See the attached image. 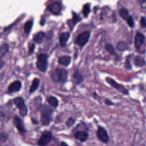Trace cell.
Returning <instances> with one entry per match:
<instances>
[{"instance_id":"cell-1","label":"cell","mask_w":146,"mask_h":146,"mask_svg":"<svg viewBox=\"0 0 146 146\" xmlns=\"http://www.w3.org/2000/svg\"><path fill=\"white\" fill-rule=\"evenodd\" d=\"M54 110L47 105L40 107V121L42 125H48L51 121V116Z\"/></svg>"},{"instance_id":"cell-2","label":"cell","mask_w":146,"mask_h":146,"mask_svg":"<svg viewBox=\"0 0 146 146\" xmlns=\"http://www.w3.org/2000/svg\"><path fill=\"white\" fill-rule=\"evenodd\" d=\"M67 71L63 68H56L51 74V77L54 82H64L67 79Z\"/></svg>"},{"instance_id":"cell-3","label":"cell","mask_w":146,"mask_h":146,"mask_svg":"<svg viewBox=\"0 0 146 146\" xmlns=\"http://www.w3.org/2000/svg\"><path fill=\"white\" fill-rule=\"evenodd\" d=\"M53 139V135L50 131H44L37 141L39 146H46Z\"/></svg>"},{"instance_id":"cell-4","label":"cell","mask_w":146,"mask_h":146,"mask_svg":"<svg viewBox=\"0 0 146 146\" xmlns=\"http://www.w3.org/2000/svg\"><path fill=\"white\" fill-rule=\"evenodd\" d=\"M13 102L16 107L19 110V114L22 116H26L28 112V109L23 99L21 97H17L13 99Z\"/></svg>"},{"instance_id":"cell-5","label":"cell","mask_w":146,"mask_h":146,"mask_svg":"<svg viewBox=\"0 0 146 146\" xmlns=\"http://www.w3.org/2000/svg\"><path fill=\"white\" fill-rule=\"evenodd\" d=\"M47 56L44 54L38 55L37 57V61L36 66L37 68L41 72H44L47 68Z\"/></svg>"},{"instance_id":"cell-6","label":"cell","mask_w":146,"mask_h":146,"mask_svg":"<svg viewBox=\"0 0 146 146\" xmlns=\"http://www.w3.org/2000/svg\"><path fill=\"white\" fill-rule=\"evenodd\" d=\"M96 136L100 141L106 144L110 140V137L107 130L102 126L99 125L96 131Z\"/></svg>"},{"instance_id":"cell-7","label":"cell","mask_w":146,"mask_h":146,"mask_svg":"<svg viewBox=\"0 0 146 146\" xmlns=\"http://www.w3.org/2000/svg\"><path fill=\"white\" fill-rule=\"evenodd\" d=\"M106 82L111 86H112L113 88L117 90L119 92L122 93L124 95H128V94H129L128 90L127 89H126L123 86L117 83L113 79H112L110 78H107L106 79Z\"/></svg>"},{"instance_id":"cell-8","label":"cell","mask_w":146,"mask_h":146,"mask_svg":"<svg viewBox=\"0 0 146 146\" xmlns=\"http://www.w3.org/2000/svg\"><path fill=\"white\" fill-rule=\"evenodd\" d=\"M13 124L15 127V128H17V129L19 131V132L21 134L23 135L27 132V131L25 129V127L24 126L23 121L17 115L14 116L13 118Z\"/></svg>"},{"instance_id":"cell-9","label":"cell","mask_w":146,"mask_h":146,"mask_svg":"<svg viewBox=\"0 0 146 146\" xmlns=\"http://www.w3.org/2000/svg\"><path fill=\"white\" fill-rule=\"evenodd\" d=\"M90 36V32L86 31L79 34L75 40V43L81 46H84L88 41Z\"/></svg>"},{"instance_id":"cell-10","label":"cell","mask_w":146,"mask_h":146,"mask_svg":"<svg viewBox=\"0 0 146 146\" xmlns=\"http://www.w3.org/2000/svg\"><path fill=\"white\" fill-rule=\"evenodd\" d=\"M74 136L76 140L82 143H84L88 139V133L86 131L78 130L74 132Z\"/></svg>"},{"instance_id":"cell-11","label":"cell","mask_w":146,"mask_h":146,"mask_svg":"<svg viewBox=\"0 0 146 146\" xmlns=\"http://www.w3.org/2000/svg\"><path fill=\"white\" fill-rule=\"evenodd\" d=\"M47 9L52 14L58 15L60 13L62 9L61 3L59 2H53L47 6Z\"/></svg>"},{"instance_id":"cell-12","label":"cell","mask_w":146,"mask_h":146,"mask_svg":"<svg viewBox=\"0 0 146 146\" xmlns=\"http://www.w3.org/2000/svg\"><path fill=\"white\" fill-rule=\"evenodd\" d=\"M21 82L19 80H15L11 83L8 87V91L10 93L15 92L20 90L21 88Z\"/></svg>"},{"instance_id":"cell-13","label":"cell","mask_w":146,"mask_h":146,"mask_svg":"<svg viewBox=\"0 0 146 146\" xmlns=\"http://www.w3.org/2000/svg\"><path fill=\"white\" fill-rule=\"evenodd\" d=\"M144 40V35L140 33H137L135 38V44L136 48H139L143 44Z\"/></svg>"},{"instance_id":"cell-14","label":"cell","mask_w":146,"mask_h":146,"mask_svg":"<svg viewBox=\"0 0 146 146\" xmlns=\"http://www.w3.org/2000/svg\"><path fill=\"white\" fill-rule=\"evenodd\" d=\"M70 38V34L68 32L62 33L59 36V42L62 46H64Z\"/></svg>"},{"instance_id":"cell-15","label":"cell","mask_w":146,"mask_h":146,"mask_svg":"<svg viewBox=\"0 0 146 146\" xmlns=\"http://www.w3.org/2000/svg\"><path fill=\"white\" fill-rule=\"evenodd\" d=\"M47 101L48 103L52 107L54 108H56L58 106L59 104V101L58 99L54 96H50L47 99Z\"/></svg>"},{"instance_id":"cell-16","label":"cell","mask_w":146,"mask_h":146,"mask_svg":"<svg viewBox=\"0 0 146 146\" xmlns=\"http://www.w3.org/2000/svg\"><path fill=\"white\" fill-rule=\"evenodd\" d=\"M44 37V33L42 31H39L36 33L33 36V39L35 42L38 43H40L43 41Z\"/></svg>"},{"instance_id":"cell-17","label":"cell","mask_w":146,"mask_h":146,"mask_svg":"<svg viewBox=\"0 0 146 146\" xmlns=\"http://www.w3.org/2000/svg\"><path fill=\"white\" fill-rule=\"evenodd\" d=\"M71 61V58L69 56H62L60 57L58 59L59 63L63 66H68L70 63Z\"/></svg>"},{"instance_id":"cell-18","label":"cell","mask_w":146,"mask_h":146,"mask_svg":"<svg viewBox=\"0 0 146 146\" xmlns=\"http://www.w3.org/2000/svg\"><path fill=\"white\" fill-rule=\"evenodd\" d=\"M39 79H38V78H35L33 82H32V84L30 86V90H29V92L30 94L34 92L38 87L39 86Z\"/></svg>"},{"instance_id":"cell-19","label":"cell","mask_w":146,"mask_h":146,"mask_svg":"<svg viewBox=\"0 0 146 146\" xmlns=\"http://www.w3.org/2000/svg\"><path fill=\"white\" fill-rule=\"evenodd\" d=\"M73 80L76 84H79L83 81V77L78 71H75L73 75Z\"/></svg>"},{"instance_id":"cell-20","label":"cell","mask_w":146,"mask_h":146,"mask_svg":"<svg viewBox=\"0 0 146 146\" xmlns=\"http://www.w3.org/2000/svg\"><path fill=\"white\" fill-rule=\"evenodd\" d=\"M134 63L137 66L142 67L144 65H145V62L143 57L140 56H136L134 59Z\"/></svg>"},{"instance_id":"cell-21","label":"cell","mask_w":146,"mask_h":146,"mask_svg":"<svg viewBox=\"0 0 146 146\" xmlns=\"http://www.w3.org/2000/svg\"><path fill=\"white\" fill-rule=\"evenodd\" d=\"M128 48V44L125 41H120L117 44V48L119 51H125Z\"/></svg>"},{"instance_id":"cell-22","label":"cell","mask_w":146,"mask_h":146,"mask_svg":"<svg viewBox=\"0 0 146 146\" xmlns=\"http://www.w3.org/2000/svg\"><path fill=\"white\" fill-rule=\"evenodd\" d=\"M9 47L6 43H4L0 46V58L4 56L9 51Z\"/></svg>"},{"instance_id":"cell-23","label":"cell","mask_w":146,"mask_h":146,"mask_svg":"<svg viewBox=\"0 0 146 146\" xmlns=\"http://www.w3.org/2000/svg\"><path fill=\"white\" fill-rule=\"evenodd\" d=\"M33 22L32 21H29L25 23L23 29L25 32L26 34H29V32L30 31L31 27H33Z\"/></svg>"},{"instance_id":"cell-24","label":"cell","mask_w":146,"mask_h":146,"mask_svg":"<svg viewBox=\"0 0 146 146\" xmlns=\"http://www.w3.org/2000/svg\"><path fill=\"white\" fill-rule=\"evenodd\" d=\"M119 14L120 15V16L124 19H127V18L129 17V13H128V11L125 9V8H122L119 11Z\"/></svg>"},{"instance_id":"cell-25","label":"cell","mask_w":146,"mask_h":146,"mask_svg":"<svg viewBox=\"0 0 146 146\" xmlns=\"http://www.w3.org/2000/svg\"><path fill=\"white\" fill-rule=\"evenodd\" d=\"M90 7L89 4H88V3L85 4L83 6V10H82L83 14L84 15V16H85L86 17L88 16V14L90 13Z\"/></svg>"},{"instance_id":"cell-26","label":"cell","mask_w":146,"mask_h":146,"mask_svg":"<svg viewBox=\"0 0 146 146\" xmlns=\"http://www.w3.org/2000/svg\"><path fill=\"white\" fill-rule=\"evenodd\" d=\"M75 120L72 117H69L66 121V125L68 128H70L75 124Z\"/></svg>"},{"instance_id":"cell-27","label":"cell","mask_w":146,"mask_h":146,"mask_svg":"<svg viewBox=\"0 0 146 146\" xmlns=\"http://www.w3.org/2000/svg\"><path fill=\"white\" fill-rule=\"evenodd\" d=\"M8 138V135L5 132H0V143H4Z\"/></svg>"},{"instance_id":"cell-28","label":"cell","mask_w":146,"mask_h":146,"mask_svg":"<svg viewBox=\"0 0 146 146\" xmlns=\"http://www.w3.org/2000/svg\"><path fill=\"white\" fill-rule=\"evenodd\" d=\"M106 48L107 51L110 52L111 54H115V50L113 47V46L110 44H107L106 46Z\"/></svg>"},{"instance_id":"cell-29","label":"cell","mask_w":146,"mask_h":146,"mask_svg":"<svg viewBox=\"0 0 146 146\" xmlns=\"http://www.w3.org/2000/svg\"><path fill=\"white\" fill-rule=\"evenodd\" d=\"M127 22L129 26L132 27L134 26V21L131 16H129L127 19Z\"/></svg>"},{"instance_id":"cell-30","label":"cell","mask_w":146,"mask_h":146,"mask_svg":"<svg viewBox=\"0 0 146 146\" xmlns=\"http://www.w3.org/2000/svg\"><path fill=\"white\" fill-rule=\"evenodd\" d=\"M73 14V18H72V22L74 23V25H75L79 21L80 18H79L78 15L74 12L72 13Z\"/></svg>"},{"instance_id":"cell-31","label":"cell","mask_w":146,"mask_h":146,"mask_svg":"<svg viewBox=\"0 0 146 146\" xmlns=\"http://www.w3.org/2000/svg\"><path fill=\"white\" fill-rule=\"evenodd\" d=\"M140 24L141 27H146V18L145 17H142L140 20Z\"/></svg>"},{"instance_id":"cell-32","label":"cell","mask_w":146,"mask_h":146,"mask_svg":"<svg viewBox=\"0 0 146 146\" xmlns=\"http://www.w3.org/2000/svg\"><path fill=\"white\" fill-rule=\"evenodd\" d=\"M34 48H35V44L32 43L31 44V45L29 46V54H31L34 51Z\"/></svg>"},{"instance_id":"cell-33","label":"cell","mask_w":146,"mask_h":146,"mask_svg":"<svg viewBox=\"0 0 146 146\" xmlns=\"http://www.w3.org/2000/svg\"><path fill=\"white\" fill-rule=\"evenodd\" d=\"M104 103L107 106H113L114 104V103H113L111 100L109 99H106L104 100Z\"/></svg>"},{"instance_id":"cell-34","label":"cell","mask_w":146,"mask_h":146,"mask_svg":"<svg viewBox=\"0 0 146 146\" xmlns=\"http://www.w3.org/2000/svg\"><path fill=\"white\" fill-rule=\"evenodd\" d=\"M139 2L143 8H146V0H139Z\"/></svg>"},{"instance_id":"cell-35","label":"cell","mask_w":146,"mask_h":146,"mask_svg":"<svg viewBox=\"0 0 146 146\" xmlns=\"http://www.w3.org/2000/svg\"><path fill=\"white\" fill-rule=\"evenodd\" d=\"M60 146H70L67 143H66V142L62 141L60 142Z\"/></svg>"},{"instance_id":"cell-36","label":"cell","mask_w":146,"mask_h":146,"mask_svg":"<svg viewBox=\"0 0 146 146\" xmlns=\"http://www.w3.org/2000/svg\"><path fill=\"white\" fill-rule=\"evenodd\" d=\"M31 121H32L33 124H38V121L36 119H35L34 118H31Z\"/></svg>"},{"instance_id":"cell-37","label":"cell","mask_w":146,"mask_h":146,"mask_svg":"<svg viewBox=\"0 0 146 146\" xmlns=\"http://www.w3.org/2000/svg\"><path fill=\"white\" fill-rule=\"evenodd\" d=\"M44 23H45V19L44 18H42V19H41V21H40V24H41V25H43L44 24Z\"/></svg>"}]
</instances>
